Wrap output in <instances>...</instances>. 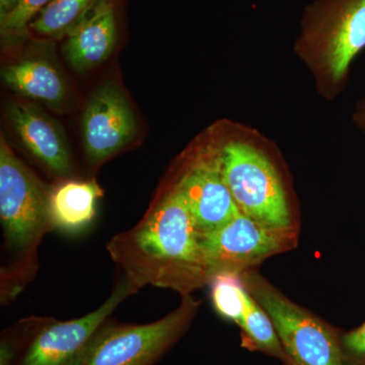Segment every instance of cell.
I'll use <instances>...</instances> for the list:
<instances>
[{
  "instance_id": "10",
  "label": "cell",
  "mask_w": 365,
  "mask_h": 365,
  "mask_svg": "<svg viewBox=\"0 0 365 365\" xmlns=\"http://www.w3.org/2000/svg\"><path fill=\"white\" fill-rule=\"evenodd\" d=\"M135 114L119 85L108 81L91 96L83 113L86 155L100 163L126 148L136 134Z\"/></svg>"
},
{
  "instance_id": "14",
  "label": "cell",
  "mask_w": 365,
  "mask_h": 365,
  "mask_svg": "<svg viewBox=\"0 0 365 365\" xmlns=\"http://www.w3.org/2000/svg\"><path fill=\"white\" fill-rule=\"evenodd\" d=\"M103 190L95 181L62 182L49 193V216L53 230L78 234L95 220Z\"/></svg>"
},
{
  "instance_id": "20",
  "label": "cell",
  "mask_w": 365,
  "mask_h": 365,
  "mask_svg": "<svg viewBox=\"0 0 365 365\" xmlns=\"http://www.w3.org/2000/svg\"><path fill=\"white\" fill-rule=\"evenodd\" d=\"M20 1L21 0H0V21L11 14Z\"/></svg>"
},
{
  "instance_id": "8",
  "label": "cell",
  "mask_w": 365,
  "mask_h": 365,
  "mask_svg": "<svg viewBox=\"0 0 365 365\" xmlns=\"http://www.w3.org/2000/svg\"><path fill=\"white\" fill-rule=\"evenodd\" d=\"M200 244L210 280L216 273L242 274L290 251L297 247V232L266 227L241 212L222 227L201 235Z\"/></svg>"
},
{
  "instance_id": "11",
  "label": "cell",
  "mask_w": 365,
  "mask_h": 365,
  "mask_svg": "<svg viewBox=\"0 0 365 365\" xmlns=\"http://www.w3.org/2000/svg\"><path fill=\"white\" fill-rule=\"evenodd\" d=\"M7 116L24 146L36 160L58 176L71 174V151L66 134L54 119L25 102L9 105Z\"/></svg>"
},
{
  "instance_id": "16",
  "label": "cell",
  "mask_w": 365,
  "mask_h": 365,
  "mask_svg": "<svg viewBox=\"0 0 365 365\" xmlns=\"http://www.w3.org/2000/svg\"><path fill=\"white\" fill-rule=\"evenodd\" d=\"M242 343L251 350L264 353L284 364L285 356L272 319L265 309L249 294L244 316L237 325Z\"/></svg>"
},
{
  "instance_id": "4",
  "label": "cell",
  "mask_w": 365,
  "mask_h": 365,
  "mask_svg": "<svg viewBox=\"0 0 365 365\" xmlns=\"http://www.w3.org/2000/svg\"><path fill=\"white\" fill-rule=\"evenodd\" d=\"M137 292L123 278L102 306L81 318L26 319L2 335L0 355L11 365H83L98 330L119 304Z\"/></svg>"
},
{
  "instance_id": "12",
  "label": "cell",
  "mask_w": 365,
  "mask_h": 365,
  "mask_svg": "<svg viewBox=\"0 0 365 365\" xmlns=\"http://www.w3.org/2000/svg\"><path fill=\"white\" fill-rule=\"evenodd\" d=\"M117 42V0H98L66 37L64 53L76 71H90L109 58Z\"/></svg>"
},
{
  "instance_id": "3",
  "label": "cell",
  "mask_w": 365,
  "mask_h": 365,
  "mask_svg": "<svg viewBox=\"0 0 365 365\" xmlns=\"http://www.w3.org/2000/svg\"><path fill=\"white\" fill-rule=\"evenodd\" d=\"M364 48L365 0H314L306 6L294 49L323 97L339 93Z\"/></svg>"
},
{
  "instance_id": "7",
  "label": "cell",
  "mask_w": 365,
  "mask_h": 365,
  "mask_svg": "<svg viewBox=\"0 0 365 365\" xmlns=\"http://www.w3.org/2000/svg\"><path fill=\"white\" fill-rule=\"evenodd\" d=\"M167 316L141 325L105 324L93 338L83 365H155L188 332L200 302L191 294Z\"/></svg>"
},
{
  "instance_id": "6",
  "label": "cell",
  "mask_w": 365,
  "mask_h": 365,
  "mask_svg": "<svg viewBox=\"0 0 365 365\" xmlns=\"http://www.w3.org/2000/svg\"><path fill=\"white\" fill-rule=\"evenodd\" d=\"M250 294L272 319L284 365H344L340 333L285 297L254 269L241 274Z\"/></svg>"
},
{
  "instance_id": "18",
  "label": "cell",
  "mask_w": 365,
  "mask_h": 365,
  "mask_svg": "<svg viewBox=\"0 0 365 365\" xmlns=\"http://www.w3.org/2000/svg\"><path fill=\"white\" fill-rule=\"evenodd\" d=\"M52 0H21L18 6L7 14L1 24V32L6 36L21 35L36 14H39Z\"/></svg>"
},
{
  "instance_id": "9",
  "label": "cell",
  "mask_w": 365,
  "mask_h": 365,
  "mask_svg": "<svg viewBox=\"0 0 365 365\" xmlns=\"http://www.w3.org/2000/svg\"><path fill=\"white\" fill-rule=\"evenodd\" d=\"M174 180L200 235L241 213L223 178L220 143L190 155Z\"/></svg>"
},
{
  "instance_id": "15",
  "label": "cell",
  "mask_w": 365,
  "mask_h": 365,
  "mask_svg": "<svg viewBox=\"0 0 365 365\" xmlns=\"http://www.w3.org/2000/svg\"><path fill=\"white\" fill-rule=\"evenodd\" d=\"M98 0H52L31 21L28 30L48 39L67 37L78 26Z\"/></svg>"
},
{
  "instance_id": "2",
  "label": "cell",
  "mask_w": 365,
  "mask_h": 365,
  "mask_svg": "<svg viewBox=\"0 0 365 365\" xmlns=\"http://www.w3.org/2000/svg\"><path fill=\"white\" fill-rule=\"evenodd\" d=\"M49 193L1 136L0 220L7 259L0 274L2 302L14 299L37 273L38 250L53 230Z\"/></svg>"
},
{
  "instance_id": "5",
  "label": "cell",
  "mask_w": 365,
  "mask_h": 365,
  "mask_svg": "<svg viewBox=\"0 0 365 365\" xmlns=\"http://www.w3.org/2000/svg\"><path fill=\"white\" fill-rule=\"evenodd\" d=\"M223 178L242 213L275 230L297 232V217L279 169L249 139L220 143Z\"/></svg>"
},
{
  "instance_id": "13",
  "label": "cell",
  "mask_w": 365,
  "mask_h": 365,
  "mask_svg": "<svg viewBox=\"0 0 365 365\" xmlns=\"http://www.w3.org/2000/svg\"><path fill=\"white\" fill-rule=\"evenodd\" d=\"M4 83L11 91L50 107L61 106L67 98L63 74L51 60L41 56L25 57L2 71Z\"/></svg>"
},
{
  "instance_id": "21",
  "label": "cell",
  "mask_w": 365,
  "mask_h": 365,
  "mask_svg": "<svg viewBox=\"0 0 365 365\" xmlns=\"http://www.w3.org/2000/svg\"><path fill=\"white\" fill-rule=\"evenodd\" d=\"M356 121L359 122L362 129L365 130V104L361 106L356 114Z\"/></svg>"
},
{
  "instance_id": "1",
  "label": "cell",
  "mask_w": 365,
  "mask_h": 365,
  "mask_svg": "<svg viewBox=\"0 0 365 365\" xmlns=\"http://www.w3.org/2000/svg\"><path fill=\"white\" fill-rule=\"evenodd\" d=\"M107 250L138 290L165 288L185 297L208 284L200 234L174 179L134 227L110 240Z\"/></svg>"
},
{
  "instance_id": "19",
  "label": "cell",
  "mask_w": 365,
  "mask_h": 365,
  "mask_svg": "<svg viewBox=\"0 0 365 365\" xmlns=\"http://www.w3.org/2000/svg\"><path fill=\"white\" fill-rule=\"evenodd\" d=\"M344 365H365V322L349 332L340 333Z\"/></svg>"
},
{
  "instance_id": "17",
  "label": "cell",
  "mask_w": 365,
  "mask_h": 365,
  "mask_svg": "<svg viewBox=\"0 0 365 365\" xmlns=\"http://www.w3.org/2000/svg\"><path fill=\"white\" fill-rule=\"evenodd\" d=\"M207 285L210 287L211 302L218 316L239 325L250 294L241 274L216 273Z\"/></svg>"
}]
</instances>
